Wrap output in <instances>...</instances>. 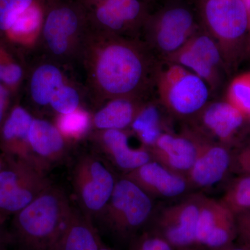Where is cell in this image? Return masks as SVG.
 Instances as JSON below:
<instances>
[{
	"label": "cell",
	"instance_id": "7402d4cb",
	"mask_svg": "<svg viewBox=\"0 0 250 250\" xmlns=\"http://www.w3.org/2000/svg\"><path fill=\"white\" fill-rule=\"evenodd\" d=\"M62 85V73L58 68L52 65H42L36 70L31 78V97L39 104H47L54 93Z\"/></svg>",
	"mask_w": 250,
	"mask_h": 250
},
{
	"label": "cell",
	"instance_id": "e575fe53",
	"mask_svg": "<svg viewBox=\"0 0 250 250\" xmlns=\"http://www.w3.org/2000/svg\"><path fill=\"white\" fill-rule=\"evenodd\" d=\"M8 101H9V92L4 85L0 83V125L4 122Z\"/></svg>",
	"mask_w": 250,
	"mask_h": 250
},
{
	"label": "cell",
	"instance_id": "4316f807",
	"mask_svg": "<svg viewBox=\"0 0 250 250\" xmlns=\"http://www.w3.org/2000/svg\"><path fill=\"white\" fill-rule=\"evenodd\" d=\"M42 13L40 8L34 3L24 11L15 21L9 30L6 31L14 39L24 37L32 34L40 26Z\"/></svg>",
	"mask_w": 250,
	"mask_h": 250
},
{
	"label": "cell",
	"instance_id": "8d00e7d4",
	"mask_svg": "<svg viewBox=\"0 0 250 250\" xmlns=\"http://www.w3.org/2000/svg\"><path fill=\"white\" fill-rule=\"evenodd\" d=\"M223 250H250L248 249V248H246V247L241 246L239 244H233L231 245V246L228 247V248H225Z\"/></svg>",
	"mask_w": 250,
	"mask_h": 250
},
{
	"label": "cell",
	"instance_id": "4dcf8cb0",
	"mask_svg": "<svg viewBox=\"0 0 250 250\" xmlns=\"http://www.w3.org/2000/svg\"><path fill=\"white\" fill-rule=\"evenodd\" d=\"M133 250H175L165 238L154 231L146 232L135 241Z\"/></svg>",
	"mask_w": 250,
	"mask_h": 250
},
{
	"label": "cell",
	"instance_id": "9a60e30c",
	"mask_svg": "<svg viewBox=\"0 0 250 250\" xmlns=\"http://www.w3.org/2000/svg\"><path fill=\"white\" fill-rule=\"evenodd\" d=\"M102 148L112 165L123 172V175L136 170L152 159L149 149L143 147H130L129 139L123 130H104Z\"/></svg>",
	"mask_w": 250,
	"mask_h": 250
},
{
	"label": "cell",
	"instance_id": "44dd1931",
	"mask_svg": "<svg viewBox=\"0 0 250 250\" xmlns=\"http://www.w3.org/2000/svg\"><path fill=\"white\" fill-rule=\"evenodd\" d=\"M135 105L126 99H116L95 114L94 124L99 129L123 130L132 124L139 113Z\"/></svg>",
	"mask_w": 250,
	"mask_h": 250
},
{
	"label": "cell",
	"instance_id": "7a4b0ae2",
	"mask_svg": "<svg viewBox=\"0 0 250 250\" xmlns=\"http://www.w3.org/2000/svg\"><path fill=\"white\" fill-rule=\"evenodd\" d=\"M4 156L0 170V223L2 224L52 187L45 171L33 161Z\"/></svg>",
	"mask_w": 250,
	"mask_h": 250
},
{
	"label": "cell",
	"instance_id": "e0dca14e",
	"mask_svg": "<svg viewBox=\"0 0 250 250\" xmlns=\"http://www.w3.org/2000/svg\"><path fill=\"white\" fill-rule=\"evenodd\" d=\"M102 246L91 220L72 208L53 250H100Z\"/></svg>",
	"mask_w": 250,
	"mask_h": 250
},
{
	"label": "cell",
	"instance_id": "30bf717a",
	"mask_svg": "<svg viewBox=\"0 0 250 250\" xmlns=\"http://www.w3.org/2000/svg\"><path fill=\"white\" fill-rule=\"evenodd\" d=\"M124 177L137 184L152 198L174 199L191 190L187 176L152 159Z\"/></svg>",
	"mask_w": 250,
	"mask_h": 250
},
{
	"label": "cell",
	"instance_id": "52a82bcc",
	"mask_svg": "<svg viewBox=\"0 0 250 250\" xmlns=\"http://www.w3.org/2000/svg\"><path fill=\"white\" fill-rule=\"evenodd\" d=\"M205 195L190 194L182 201L158 212L153 231L160 235L175 250L195 246V232Z\"/></svg>",
	"mask_w": 250,
	"mask_h": 250
},
{
	"label": "cell",
	"instance_id": "7bdbcfd3",
	"mask_svg": "<svg viewBox=\"0 0 250 250\" xmlns=\"http://www.w3.org/2000/svg\"><path fill=\"white\" fill-rule=\"evenodd\" d=\"M2 250V249H1V250Z\"/></svg>",
	"mask_w": 250,
	"mask_h": 250
},
{
	"label": "cell",
	"instance_id": "9c48e42d",
	"mask_svg": "<svg viewBox=\"0 0 250 250\" xmlns=\"http://www.w3.org/2000/svg\"><path fill=\"white\" fill-rule=\"evenodd\" d=\"M202 15L211 34L224 42L238 40L250 27L249 12L242 0H205Z\"/></svg>",
	"mask_w": 250,
	"mask_h": 250
},
{
	"label": "cell",
	"instance_id": "7c38bea8",
	"mask_svg": "<svg viewBox=\"0 0 250 250\" xmlns=\"http://www.w3.org/2000/svg\"><path fill=\"white\" fill-rule=\"evenodd\" d=\"M202 140L198 135H177L165 131L149 150L153 159L187 176L196 160Z\"/></svg>",
	"mask_w": 250,
	"mask_h": 250
},
{
	"label": "cell",
	"instance_id": "d6a6232c",
	"mask_svg": "<svg viewBox=\"0 0 250 250\" xmlns=\"http://www.w3.org/2000/svg\"><path fill=\"white\" fill-rule=\"evenodd\" d=\"M232 170L243 175H250V145L233 153Z\"/></svg>",
	"mask_w": 250,
	"mask_h": 250
},
{
	"label": "cell",
	"instance_id": "4fadbf2b",
	"mask_svg": "<svg viewBox=\"0 0 250 250\" xmlns=\"http://www.w3.org/2000/svg\"><path fill=\"white\" fill-rule=\"evenodd\" d=\"M28 142L31 161L43 170L65 156V141L62 133L49 122L34 119Z\"/></svg>",
	"mask_w": 250,
	"mask_h": 250
},
{
	"label": "cell",
	"instance_id": "1f68e13d",
	"mask_svg": "<svg viewBox=\"0 0 250 250\" xmlns=\"http://www.w3.org/2000/svg\"><path fill=\"white\" fill-rule=\"evenodd\" d=\"M238 244L250 250V209L235 215Z\"/></svg>",
	"mask_w": 250,
	"mask_h": 250
},
{
	"label": "cell",
	"instance_id": "f6af8a7d",
	"mask_svg": "<svg viewBox=\"0 0 250 250\" xmlns=\"http://www.w3.org/2000/svg\"></svg>",
	"mask_w": 250,
	"mask_h": 250
},
{
	"label": "cell",
	"instance_id": "2e32d148",
	"mask_svg": "<svg viewBox=\"0 0 250 250\" xmlns=\"http://www.w3.org/2000/svg\"><path fill=\"white\" fill-rule=\"evenodd\" d=\"M33 121L32 117L24 108L16 106L13 108L1 124L0 147L3 154L31 161L28 135Z\"/></svg>",
	"mask_w": 250,
	"mask_h": 250
},
{
	"label": "cell",
	"instance_id": "277c9868",
	"mask_svg": "<svg viewBox=\"0 0 250 250\" xmlns=\"http://www.w3.org/2000/svg\"><path fill=\"white\" fill-rule=\"evenodd\" d=\"M96 71L99 83L105 91L125 95L134 91L146 80L147 65L135 49L114 43L102 52Z\"/></svg>",
	"mask_w": 250,
	"mask_h": 250
},
{
	"label": "cell",
	"instance_id": "ac0fdd59",
	"mask_svg": "<svg viewBox=\"0 0 250 250\" xmlns=\"http://www.w3.org/2000/svg\"><path fill=\"white\" fill-rule=\"evenodd\" d=\"M78 18L71 9L59 8L49 13L44 27V36L49 48L57 55L65 52L67 39L76 31Z\"/></svg>",
	"mask_w": 250,
	"mask_h": 250
},
{
	"label": "cell",
	"instance_id": "836d02e7",
	"mask_svg": "<svg viewBox=\"0 0 250 250\" xmlns=\"http://www.w3.org/2000/svg\"><path fill=\"white\" fill-rule=\"evenodd\" d=\"M22 67L17 63L11 62L5 67L1 82L11 86L17 84L22 78Z\"/></svg>",
	"mask_w": 250,
	"mask_h": 250
},
{
	"label": "cell",
	"instance_id": "ffe728a7",
	"mask_svg": "<svg viewBox=\"0 0 250 250\" xmlns=\"http://www.w3.org/2000/svg\"><path fill=\"white\" fill-rule=\"evenodd\" d=\"M141 13L139 0H104L97 11V18L106 27L120 30L136 21Z\"/></svg>",
	"mask_w": 250,
	"mask_h": 250
},
{
	"label": "cell",
	"instance_id": "ba28073f",
	"mask_svg": "<svg viewBox=\"0 0 250 250\" xmlns=\"http://www.w3.org/2000/svg\"><path fill=\"white\" fill-rule=\"evenodd\" d=\"M153 41L156 49L170 57L183 48L195 31V14L183 4L167 6L153 21Z\"/></svg>",
	"mask_w": 250,
	"mask_h": 250
},
{
	"label": "cell",
	"instance_id": "8992f818",
	"mask_svg": "<svg viewBox=\"0 0 250 250\" xmlns=\"http://www.w3.org/2000/svg\"><path fill=\"white\" fill-rule=\"evenodd\" d=\"M159 82L163 103L177 118L197 116L208 104L207 82L178 64L167 67Z\"/></svg>",
	"mask_w": 250,
	"mask_h": 250
},
{
	"label": "cell",
	"instance_id": "6da1fadb",
	"mask_svg": "<svg viewBox=\"0 0 250 250\" xmlns=\"http://www.w3.org/2000/svg\"><path fill=\"white\" fill-rule=\"evenodd\" d=\"M72 209L65 194L52 186L14 215L9 243L19 250H53Z\"/></svg>",
	"mask_w": 250,
	"mask_h": 250
},
{
	"label": "cell",
	"instance_id": "ee69618b",
	"mask_svg": "<svg viewBox=\"0 0 250 250\" xmlns=\"http://www.w3.org/2000/svg\"></svg>",
	"mask_w": 250,
	"mask_h": 250
},
{
	"label": "cell",
	"instance_id": "3957f363",
	"mask_svg": "<svg viewBox=\"0 0 250 250\" xmlns=\"http://www.w3.org/2000/svg\"><path fill=\"white\" fill-rule=\"evenodd\" d=\"M154 200L137 184L122 176L99 218L113 232L126 238L150 221L155 213Z\"/></svg>",
	"mask_w": 250,
	"mask_h": 250
},
{
	"label": "cell",
	"instance_id": "83f0119b",
	"mask_svg": "<svg viewBox=\"0 0 250 250\" xmlns=\"http://www.w3.org/2000/svg\"><path fill=\"white\" fill-rule=\"evenodd\" d=\"M89 125V115L81 110H76L67 114H62L58 121L60 132L69 137L76 139L86 132Z\"/></svg>",
	"mask_w": 250,
	"mask_h": 250
},
{
	"label": "cell",
	"instance_id": "d4e9b609",
	"mask_svg": "<svg viewBox=\"0 0 250 250\" xmlns=\"http://www.w3.org/2000/svg\"><path fill=\"white\" fill-rule=\"evenodd\" d=\"M202 62L214 70L220 65L221 54L214 40L207 34L192 36L185 45Z\"/></svg>",
	"mask_w": 250,
	"mask_h": 250
},
{
	"label": "cell",
	"instance_id": "5bb4252c",
	"mask_svg": "<svg viewBox=\"0 0 250 250\" xmlns=\"http://www.w3.org/2000/svg\"><path fill=\"white\" fill-rule=\"evenodd\" d=\"M197 116L206 134L229 147L247 119L228 101L207 104Z\"/></svg>",
	"mask_w": 250,
	"mask_h": 250
},
{
	"label": "cell",
	"instance_id": "484cf974",
	"mask_svg": "<svg viewBox=\"0 0 250 250\" xmlns=\"http://www.w3.org/2000/svg\"><path fill=\"white\" fill-rule=\"evenodd\" d=\"M228 102L250 118V73L238 77L229 88Z\"/></svg>",
	"mask_w": 250,
	"mask_h": 250
},
{
	"label": "cell",
	"instance_id": "f1b7e54d",
	"mask_svg": "<svg viewBox=\"0 0 250 250\" xmlns=\"http://www.w3.org/2000/svg\"><path fill=\"white\" fill-rule=\"evenodd\" d=\"M34 0H0V31L9 30Z\"/></svg>",
	"mask_w": 250,
	"mask_h": 250
},
{
	"label": "cell",
	"instance_id": "f35d334b",
	"mask_svg": "<svg viewBox=\"0 0 250 250\" xmlns=\"http://www.w3.org/2000/svg\"><path fill=\"white\" fill-rule=\"evenodd\" d=\"M242 1H243L245 5H246L247 9H248L250 16V0H242Z\"/></svg>",
	"mask_w": 250,
	"mask_h": 250
},
{
	"label": "cell",
	"instance_id": "d590c367",
	"mask_svg": "<svg viewBox=\"0 0 250 250\" xmlns=\"http://www.w3.org/2000/svg\"><path fill=\"white\" fill-rule=\"evenodd\" d=\"M2 223H0V249H1L4 245L9 243V233L5 231L4 229L2 228Z\"/></svg>",
	"mask_w": 250,
	"mask_h": 250
},
{
	"label": "cell",
	"instance_id": "f546056e",
	"mask_svg": "<svg viewBox=\"0 0 250 250\" xmlns=\"http://www.w3.org/2000/svg\"><path fill=\"white\" fill-rule=\"evenodd\" d=\"M79 95L71 87L62 85L50 100V104L55 111L61 114H67L76 111L79 105Z\"/></svg>",
	"mask_w": 250,
	"mask_h": 250
},
{
	"label": "cell",
	"instance_id": "d6986e66",
	"mask_svg": "<svg viewBox=\"0 0 250 250\" xmlns=\"http://www.w3.org/2000/svg\"><path fill=\"white\" fill-rule=\"evenodd\" d=\"M235 218L221 201L204 197L195 232V246L203 247L207 238L220 226Z\"/></svg>",
	"mask_w": 250,
	"mask_h": 250
},
{
	"label": "cell",
	"instance_id": "ab89813d",
	"mask_svg": "<svg viewBox=\"0 0 250 250\" xmlns=\"http://www.w3.org/2000/svg\"><path fill=\"white\" fill-rule=\"evenodd\" d=\"M100 250H111V249H110V248H106V246H102V248H101V249H100Z\"/></svg>",
	"mask_w": 250,
	"mask_h": 250
},
{
	"label": "cell",
	"instance_id": "b9f144b4",
	"mask_svg": "<svg viewBox=\"0 0 250 250\" xmlns=\"http://www.w3.org/2000/svg\"><path fill=\"white\" fill-rule=\"evenodd\" d=\"M248 119H249L250 123V118H248Z\"/></svg>",
	"mask_w": 250,
	"mask_h": 250
},
{
	"label": "cell",
	"instance_id": "5b68a950",
	"mask_svg": "<svg viewBox=\"0 0 250 250\" xmlns=\"http://www.w3.org/2000/svg\"><path fill=\"white\" fill-rule=\"evenodd\" d=\"M118 179L109 164L99 156L84 155L79 159L73 172V186L85 216L90 220L100 217Z\"/></svg>",
	"mask_w": 250,
	"mask_h": 250
},
{
	"label": "cell",
	"instance_id": "74e56055",
	"mask_svg": "<svg viewBox=\"0 0 250 250\" xmlns=\"http://www.w3.org/2000/svg\"><path fill=\"white\" fill-rule=\"evenodd\" d=\"M4 154L2 152L0 153V170H1V167H2L3 164L4 162Z\"/></svg>",
	"mask_w": 250,
	"mask_h": 250
},
{
	"label": "cell",
	"instance_id": "603a6c76",
	"mask_svg": "<svg viewBox=\"0 0 250 250\" xmlns=\"http://www.w3.org/2000/svg\"><path fill=\"white\" fill-rule=\"evenodd\" d=\"M144 147L149 149L164 131L161 112L156 105H147L138 113L131 124Z\"/></svg>",
	"mask_w": 250,
	"mask_h": 250
},
{
	"label": "cell",
	"instance_id": "8fae6325",
	"mask_svg": "<svg viewBox=\"0 0 250 250\" xmlns=\"http://www.w3.org/2000/svg\"><path fill=\"white\" fill-rule=\"evenodd\" d=\"M233 152L229 146L203 139L200 152L187 177L190 189L216 185L232 170Z\"/></svg>",
	"mask_w": 250,
	"mask_h": 250
},
{
	"label": "cell",
	"instance_id": "cb8c5ba5",
	"mask_svg": "<svg viewBox=\"0 0 250 250\" xmlns=\"http://www.w3.org/2000/svg\"><path fill=\"white\" fill-rule=\"evenodd\" d=\"M234 215L250 209V175H242L229 186L220 200Z\"/></svg>",
	"mask_w": 250,
	"mask_h": 250
},
{
	"label": "cell",
	"instance_id": "60d3db41",
	"mask_svg": "<svg viewBox=\"0 0 250 250\" xmlns=\"http://www.w3.org/2000/svg\"><path fill=\"white\" fill-rule=\"evenodd\" d=\"M180 250H195V248H194V247H193V248H186V249Z\"/></svg>",
	"mask_w": 250,
	"mask_h": 250
}]
</instances>
